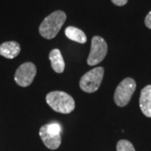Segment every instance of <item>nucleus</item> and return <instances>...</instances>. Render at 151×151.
Segmentation results:
<instances>
[{
	"label": "nucleus",
	"mask_w": 151,
	"mask_h": 151,
	"mask_svg": "<svg viewBox=\"0 0 151 151\" xmlns=\"http://www.w3.org/2000/svg\"><path fill=\"white\" fill-rule=\"evenodd\" d=\"M20 45L16 41H8L0 45V55L7 59H14L20 52Z\"/></svg>",
	"instance_id": "obj_9"
},
{
	"label": "nucleus",
	"mask_w": 151,
	"mask_h": 151,
	"mask_svg": "<svg viewBox=\"0 0 151 151\" xmlns=\"http://www.w3.org/2000/svg\"><path fill=\"white\" fill-rule=\"evenodd\" d=\"M139 107L146 117L151 118V85L145 86L141 90Z\"/></svg>",
	"instance_id": "obj_8"
},
{
	"label": "nucleus",
	"mask_w": 151,
	"mask_h": 151,
	"mask_svg": "<svg viewBox=\"0 0 151 151\" xmlns=\"http://www.w3.org/2000/svg\"><path fill=\"white\" fill-rule=\"evenodd\" d=\"M61 126L58 123L43 125L40 129V137L44 145L50 150L58 149L61 144Z\"/></svg>",
	"instance_id": "obj_3"
},
{
	"label": "nucleus",
	"mask_w": 151,
	"mask_h": 151,
	"mask_svg": "<svg viewBox=\"0 0 151 151\" xmlns=\"http://www.w3.org/2000/svg\"><path fill=\"white\" fill-rule=\"evenodd\" d=\"M65 34L66 37L80 44H84L86 42V36L85 33L81 29L74 26H69L65 29Z\"/></svg>",
	"instance_id": "obj_11"
},
{
	"label": "nucleus",
	"mask_w": 151,
	"mask_h": 151,
	"mask_svg": "<svg viewBox=\"0 0 151 151\" xmlns=\"http://www.w3.org/2000/svg\"><path fill=\"white\" fill-rule=\"evenodd\" d=\"M46 103L54 111L60 113H71L75 109V101L68 93L60 91L49 92L46 95Z\"/></svg>",
	"instance_id": "obj_2"
},
{
	"label": "nucleus",
	"mask_w": 151,
	"mask_h": 151,
	"mask_svg": "<svg viewBox=\"0 0 151 151\" xmlns=\"http://www.w3.org/2000/svg\"><path fill=\"white\" fill-rule=\"evenodd\" d=\"M136 89V82L133 78H125L117 86L114 92V102L119 107H124L131 100Z\"/></svg>",
	"instance_id": "obj_5"
},
{
	"label": "nucleus",
	"mask_w": 151,
	"mask_h": 151,
	"mask_svg": "<svg viewBox=\"0 0 151 151\" xmlns=\"http://www.w3.org/2000/svg\"><path fill=\"white\" fill-rule=\"evenodd\" d=\"M52 69L56 73H62L65 70V61L59 49H53L49 55Z\"/></svg>",
	"instance_id": "obj_10"
},
{
	"label": "nucleus",
	"mask_w": 151,
	"mask_h": 151,
	"mask_svg": "<svg viewBox=\"0 0 151 151\" xmlns=\"http://www.w3.org/2000/svg\"><path fill=\"white\" fill-rule=\"evenodd\" d=\"M113 4L117 6H124L128 3V0H111Z\"/></svg>",
	"instance_id": "obj_14"
},
{
	"label": "nucleus",
	"mask_w": 151,
	"mask_h": 151,
	"mask_svg": "<svg viewBox=\"0 0 151 151\" xmlns=\"http://www.w3.org/2000/svg\"><path fill=\"white\" fill-rule=\"evenodd\" d=\"M108 53V45L103 38L93 36L91 44V50L87 58V64L96 65L99 64L106 57Z\"/></svg>",
	"instance_id": "obj_6"
},
{
	"label": "nucleus",
	"mask_w": 151,
	"mask_h": 151,
	"mask_svg": "<svg viewBox=\"0 0 151 151\" xmlns=\"http://www.w3.org/2000/svg\"><path fill=\"white\" fill-rule=\"evenodd\" d=\"M36 75V66L32 62H25L17 69L14 74V81L19 86L26 87L34 81Z\"/></svg>",
	"instance_id": "obj_7"
},
{
	"label": "nucleus",
	"mask_w": 151,
	"mask_h": 151,
	"mask_svg": "<svg viewBox=\"0 0 151 151\" xmlns=\"http://www.w3.org/2000/svg\"><path fill=\"white\" fill-rule=\"evenodd\" d=\"M117 151H135V149L130 141L121 139L117 144Z\"/></svg>",
	"instance_id": "obj_12"
},
{
	"label": "nucleus",
	"mask_w": 151,
	"mask_h": 151,
	"mask_svg": "<svg viewBox=\"0 0 151 151\" xmlns=\"http://www.w3.org/2000/svg\"><path fill=\"white\" fill-rule=\"evenodd\" d=\"M66 19V14L63 11L57 10L51 13L40 24L39 32L42 37L47 40L55 38L60 32Z\"/></svg>",
	"instance_id": "obj_1"
},
{
	"label": "nucleus",
	"mask_w": 151,
	"mask_h": 151,
	"mask_svg": "<svg viewBox=\"0 0 151 151\" xmlns=\"http://www.w3.org/2000/svg\"><path fill=\"white\" fill-rule=\"evenodd\" d=\"M145 24L146 27L149 28V29H151V11L147 14V16L145 17Z\"/></svg>",
	"instance_id": "obj_13"
},
{
	"label": "nucleus",
	"mask_w": 151,
	"mask_h": 151,
	"mask_svg": "<svg viewBox=\"0 0 151 151\" xmlns=\"http://www.w3.org/2000/svg\"><path fill=\"white\" fill-rule=\"evenodd\" d=\"M104 68L102 66L95 67L81 76L80 87L83 92L92 93L98 90L103 81Z\"/></svg>",
	"instance_id": "obj_4"
}]
</instances>
